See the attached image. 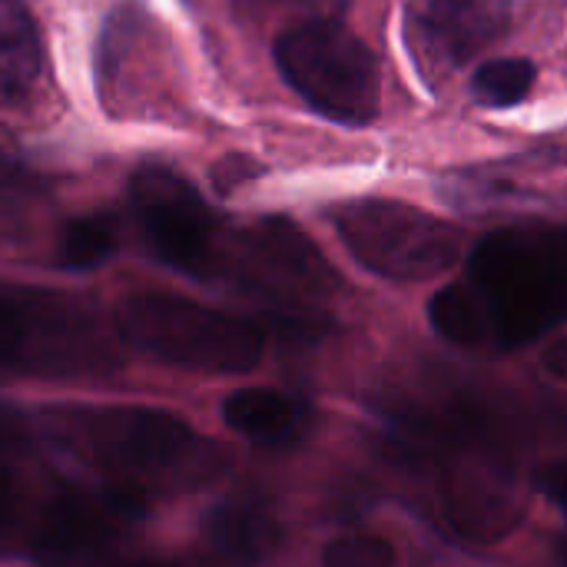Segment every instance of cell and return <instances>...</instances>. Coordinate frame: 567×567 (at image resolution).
Wrapping results in <instances>:
<instances>
[{
	"instance_id": "7a4b0ae2",
	"label": "cell",
	"mask_w": 567,
	"mask_h": 567,
	"mask_svg": "<svg viewBox=\"0 0 567 567\" xmlns=\"http://www.w3.org/2000/svg\"><path fill=\"white\" fill-rule=\"evenodd\" d=\"M47 432L80 455L106 485L146 498L189 492L223 472V452L193 425L156 409H66L47 415Z\"/></svg>"
},
{
	"instance_id": "52a82bcc",
	"label": "cell",
	"mask_w": 567,
	"mask_h": 567,
	"mask_svg": "<svg viewBox=\"0 0 567 567\" xmlns=\"http://www.w3.org/2000/svg\"><path fill=\"white\" fill-rule=\"evenodd\" d=\"M332 223L346 249L385 279H432L465 249L458 226L399 199L346 203Z\"/></svg>"
},
{
	"instance_id": "5b68a950",
	"label": "cell",
	"mask_w": 567,
	"mask_h": 567,
	"mask_svg": "<svg viewBox=\"0 0 567 567\" xmlns=\"http://www.w3.org/2000/svg\"><path fill=\"white\" fill-rule=\"evenodd\" d=\"M282 80L326 120L369 126L382 110V70L365 40L339 20L286 27L272 47Z\"/></svg>"
},
{
	"instance_id": "d6986e66",
	"label": "cell",
	"mask_w": 567,
	"mask_h": 567,
	"mask_svg": "<svg viewBox=\"0 0 567 567\" xmlns=\"http://www.w3.org/2000/svg\"><path fill=\"white\" fill-rule=\"evenodd\" d=\"M33 445V432L23 412L13 405H0V472H17Z\"/></svg>"
},
{
	"instance_id": "277c9868",
	"label": "cell",
	"mask_w": 567,
	"mask_h": 567,
	"mask_svg": "<svg viewBox=\"0 0 567 567\" xmlns=\"http://www.w3.org/2000/svg\"><path fill=\"white\" fill-rule=\"evenodd\" d=\"M120 336L140 352L189 372L239 375L262 359V326L173 292H136L116 309Z\"/></svg>"
},
{
	"instance_id": "9c48e42d",
	"label": "cell",
	"mask_w": 567,
	"mask_h": 567,
	"mask_svg": "<svg viewBox=\"0 0 567 567\" xmlns=\"http://www.w3.org/2000/svg\"><path fill=\"white\" fill-rule=\"evenodd\" d=\"M130 203L150 252L196 279L219 269L223 223L189 179L159 163H143L130 179Z\"/></svg>"
},
{
	"instance_id": "6da1fadb",
	"label": "cell",
	"mask_w": 567,
	"mask_h": 567,
	"mask_svg": "<svg viewBox=\"0 0 567 567\" xmlns=\"http://www.w3.org/2000/svg\"><path fill=\"white\" fill-rule=\"evenodd\" d=\"M389 449L405 462L435 465L439 512L458 538L495 545L522 525L525 502L515 465L475 409L405 419L389 432Z\"/></svg>"
},
{
	"instance_id": "44dd1931",
	"label": "cell",
	"mask_w": 567,
	"mask_h": 567,
	"mask_svg": "<svg viewBox=\"0 0 567 567\" xmlns=\"http://www.w3.org/2000/svg\"><path fill=\"white\" fill-rule=\"evenodd\" d=\"M27 518L23 508V485L17 472H0V542L10 538Z\"/></svg>"
},
{
	"instance_id": "9a60e30c",
	"label": "cell",
	"mask_w": 567,
	"mask_h": 567,
	"mask_svg": "<svg viewBox=\"0 0 567 567\" xmlns=\"http://www.w3.org/2000/svg\"><path fill=\"white\" fill-rule=\"evenodd\" d=\"M429 316H432V326L439 329V336H445L455 346H482L492 336L485 309H482L478 296L472 292V286L455 282V286L439 289L429 302Z\"/></svg>"
},
{
	"instance_id": "3957f363",
	"label": "cell",
	"mask_w": 567,
	"mask_h": 567,
	"mask_svg": "<svg viewBox=\"0 0 567 567\" xmlns=\"http://www.w3.org/2000/svg\"><path fill=\"white\" fill-rule=\"evenodd\" d=\"M472 292L488 332L505 346H528L567 322V226L532 223L485 236L468 256Z\"/></svg>"
},
{
	"instance_id": "5bb4252c",
	"label": "cell",
	"mask_w": 567,
	"mask_h": 567,
	"mask_svg": "<svg viewBox=\"0 0 567 567\" xmlns=\"http://www.w3.org/2000/svg\"><path fill=\"white\" fill-rule=\"evenodd\" d=\"M226 425L259 445H286L302 429V405L276 389H239L223 405Z\"/></svg>"
},
{
	"instance_id": "ba28073f",
	"label": "cell",
	"mask_w": 567,
	"mask_h": 567,
	"mask_svg": "<svg viewBox=\"0 0 567 567\" xmlns=\"http://www.w3.org/2000/svg\"><path fill=\"white\" fill-rule=\"evenodd\" d=\"M223 272L246 289L269 296L279 309H299L302 299L329 296L339 286L336 269L312 239L282 216H262L223 233L216 276Z\"/></svg>"
},
{
	"instance_id": "8fae6325",
	"label": "cell",
	"mask_w": 567,
	"mask_h": 567,
	"mask_svg": "<svg viewBox=\"0 0 567 567\" xmlns=\"http://www.w3.org/2000/svg\"><path fill=\"white\" fill-rule=\"evenodd\" d=\"M495 17L482 0H415L409 7V33L442 63L468 60L495 33Z\"/></svg>"
},
{
	"instance_id": "e0dca14e",
	"label": "cell",
	"mask_w": 567,
	"mask_h": 567,
	"mask_svg": "<svg viewBox=\"0 0 567 567\" xmlns=\"http://www.w3.org/2000/svg\"><path fill=\"white\" fill-rule=\"evenodd\" d=\"M535 63L525 56H502V60H488L475 70L468 90L475 96V103L482 106H495V110H508L515 103H522L532 86H535Z\"/></svg>"
},
{
	"instance_id": "ffe728a7",
	"label": "cell",
	"mask_w": 567,
	"mask_h": 567,
	"mask_svg": "<svg viewBox=\"0 0 567 567\" xmlns=\"http://www.w3.org/2000/svg\"><path fill=\"white\" fill-rule=\"evenodd\" d=\"M259 10H272V13H286L296 23H312V20H336L349 0H249Z\"/></svg>"
},
{
	"instance_id": "8992f818",
	"label": "cell",
	"mask_w": 567,
	"mask_h": 567,
	"mask_svg": "<svg viewBox=\"0 0 567 567\" xmlns=\"http://www.w3.org/2000/svg\"><path fill=\"white\" fill-rule=\"evenodd\" d=\"M113 365V349L80 299L0 286V369L80 379L103 375Z\"/></svg>"
},
{
	"instance_id": "30bf717a",
	"label": "cell",
	"mask_w": 567,
	"mask_h": 567,
	"mask_svg": "<svg viewBox=\"0 0 567 567\" xmlns=\"http://www.w3.org/2000/svg\"><path fill=\"white\" fill-rule=\"evenodd\" d=\"M146 498L103 485V488H56L33 515H27V548L47 567L96 565L143 515Z\"/></svg>"
},
{
	"instance_id": "d4e9b609",
	"label": "cell",
	"mask_w": 567,
	"mask_h": 567,
	"mask_svg": "<svg viewBox=\"0 0 567 567\" xmlns=\"http://www.w3.org/2000/svg\"><path fill=\"white\" fill-rule=\"evenodd\" d=\"M113 567H189V565H179V561H159V558H143V561H126V565H113Z\"/></svg>"
},
{
	"instance_id": "7c38bea8",
	"label": "cell",
	"mask_w": 567,
	"mask_h": 567,
	"mask_svg": "<svg viewBox=\"0 0 567 567\" xmlns=\"http://www.w3.org/2000/svg\"><path fill=\"white\" fill-rule=\"evenodd\" d=\"M203 538L226 567H256L279 548L282 528L262 502L229 498L206 515Z\"/></svg>"
},
{
	"instance_id": "484cf974",
	"label": "cell",
	"mask_w": 567,
	"mask_h": 567,
	"mask_svg": "<svg viewBox=\"0 0 567 567\" xmlns=\"http://www.w3.org/2000/svg\"><path fill=\"white\" fill-rule=\"evenodd\" d=\"M561 561H565V567H567V538L561 542Z\"/></svg>"
},
{
	"instance_id": "cb8c5ba5",
	"label": "cell",
	"mask_w": 567,
	"mask_h": 567,
	"mask_svg": "<svg viewBox=\"0 0 567 567\" xmlns=\"http://www.w3.org/2000/svg\"><path fill=\"white\" fill-rule=\"evenodd\" d=\"M23 183H27V179H23V173H17L10 163H3V159H0V199H7L13 189H23Z\"/></svg>"
},
{
	"instance_id": "ac0fdd59",
	"label": "cell",
	"mask_w": 567,
	"mask_h": 567,
	"mask_svg": "<svg viewBox=\"0 0 567 567\" xmlns=\"http://www.w3.org/2000/svg\"><path fill=\"white\" fill-rule=\"evenodd\" d=\"M326 567H395V548L382 535H342L326 545Z\"/></svg>"
},
{
	"instance_id": "2e32d148",
	"label": "cell",
	"mask_w": 567,
	"mask_h": 567,
	"mask_svg": "<svg viewBox=\"0 0 567 567\" xmlns=\"http://www.w3.org/2000/svg\"><path fill=\"white\" fill-rule=\"evenodd\" d=\"M116 252V223L106 213L70 219L56 239V262L63 269H93Z\"/></svg>"
},
{
	"instance_id": "4fadbf2b",
	"label": "cell",
	"mask_w": 567,
	"mask_h": 567,
	"mask_svg": "<svg viewBox=\"0 0 567 567\" xmlns=\"http://www.w3.org/2000/svg\"><path fill=\"white\" fill-rule=\"evenodd\" d=\"M43 73V40L23 0H0V106L23 100Z\"/></svg>"
},
{
	"instance_id": "603a6c76",
	"label": "cell",
	"mask_w": 567,
	"mask_h": 567,
	"mask_svg": "<svg viewBox=\"0 0 567 567\" xmlns=\"http://www.w3.org/2000/svg\"><path fill=\"white\" fill-rule=\"evenodd\" d=\"M542 369H545L551 379L567 382V336L565 339H558V342H551V346L545 349V355H542Z\"/></svg>"
},
{
	"instance_id": "7402d4cb",
	"label": "cell",
	"mask_w": 567,
	"mask_h": 567,
	"mask_svg": "<svg viewBox=\"0 0 567 567\" xmlns=\"http://www.w3.org/2000/svg\"><path fill=\"white\" fill-rule=\"evenodd\" d=\"M535 488L551 498L561 512H567V462L565 458H555V462H545L535 468Z\"/></svg>"
}]
</instances>
